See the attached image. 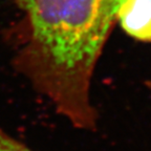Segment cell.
Segmentation results:
<instances>
[{
  "label": "cell",
  "instance_id": "6da1fadb",
  "mask_svg": "<svg viewBox=\"0 0 151 151\" xmlns=\"http://www.w3.org/2000/svg\"><path fill=\"white\" fill-rule=\"evenodd\" d=\"M123 0H17L23 42L16 66L75 127L92 130L90 84Z\"/></svg>",
  "mask_w": 151,
  "mask_h": 151
},
{
  "label": "cell",
  "instance_id": "7a4b0ae2",
  "mask_svg": "<svg viewBox=\"0 0 151 151\" xmlns=\"http://www.w3.org/2000/svg\"><path fill=\"white\" fill-rule=\"evenodd\" d=\"M116 20L129 36L151 42V0H123Z\"/></svg>",
  "mask_w": 151,
  "mask_h": 151
},
{
  "label": "cell",
  "instance_id": "3957f363",
  "mask_svg": "<svg viewBox=\"0 0 151 151\" xmlns=\"http://www.w3.org/2000/svg\"><path fill=\"white\" fill-rule=\"evenodd\" d=\"M0 151H32L0 128Z\"/></svg>",
  "mask_w": 151,
  "mask_h": 151
}]
</instances>
